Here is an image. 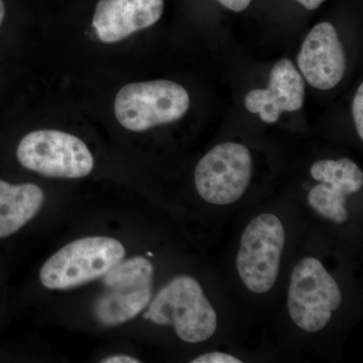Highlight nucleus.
<instances>
[{
  "mask_svg": "<svg viewBox=\"0 0 363 363\" xmlns=\"http://www.w3.org/2000/svg\"><path fill=\"white\" fill-rule=\"evenodd\" d=\"M4 16H6V7H4V1L0 0V26L4 23Z\"/></svg>",
  "mask_w": 363,
  "mask_h": 363,
  "instance_id": "nucleus-20",
  "label": "nucleus"
},
{
  "mask_svg": "<svg viewBox=\"0 0 363 363\" xmlns=\"http://www.w3.org/2000/svg\"><path fill=\"white\" fill-rule=\"evenodd\" d=\"M189 107L190 96L185 88L172 81L157 80L121 88L114 113L123 128L138 133L179 121Z\"/></svg>",
  "mask_w": 363,
  "mask_h": 363,
  "instance_id": "nucleus-3",
  "label": "nucleus"
},
{
  "mask_svg": "<svg viewBox=\"0 0 363 363\" xmlns=\"http://www.w3.org/2000/svg\"><path fill=\"white\" fill-rule=\"evenodd\" d=\"M353 119L360 140H363V84H360L352 102Z\"/></svg>",
  "mask_w": 363,
  "mask_h": 363,
  "instance_id": "nucleus-15",
  "label": "nucleus"
},
{
  "mask_svg": "<svg viewBox=\"0 0 363 363\" xmlns=\"http://www.w3.org/2000/svg\"><path fill=\"white\" fill-rule=\"evenodd\" d=\"M252 175V157L241 143H219L195 169V186L203 200L213 205L233 204L245 194Z\"/></svg>",
  "mask_w": 363,
  "mask_h": 363,
  "instance_id": "nucleus-8",
  "label": "nucleus"
},
{
  "mask_svg": "<svg viewBox=\"0 0 363 363\" xmlns=\"http://www.w3.org/2000/svg\"><path fill=\"white\" fill-rule=\"evenodd\" d=\"M164 0H100L93 26L104 43H116L159 21Z\"/></svg>",
  "mask_w": 363,
  "mask_h": 363,
  "instance_id": "nucleus-11",
  "label": "nucleus"
},
{
  "mask_svg": "<svg viewBox=\"0 0 363 363\" xmlns=\"http://www.w3.org/2000/svg\"><path fill=\"white\" fill-rule=\"evenodd\" d=\"M305 81L293 62L279 60L272 69L267 89L250 91L245 99V107L252 113L259 114L266 123L279 121L281 112L300 111L304 105Z\"/></svg>",
  "mask_w": 363,
  "mask_h": 363,
  "instance_id": "nucleus-10",
  "label": "nucleus"
},
{
  "mask_svg": "<svg viewBox=\"0 0 363 363\" xmlns=\"http://www.w3.org/2000/svg\"><path fill=\"white\" fill-rule=\"evenodd\" d=\"M44 202V191L39 186L0 180V238L18 233L39 213Z\"/></svg>",
  "mask_w": 363,
  "mask_h": 363,
  "instance_id": "nucleus-12",
  "label": "nucleus"
},
{
  "mask_svg": "<svg viewBox=\"0 0 363 363\" xmlns=\"http://www.w3.org/2000/svg\"><path fill=\"white\" fill-rule=\"evenodd\" d=\"M310 174L314 180L337 189L346 196L358 192L363 185L362 169L347 157L318 161L313 164Z\"/></svg>",
  "mask_w": 363,
  "mask_h": 363,
  "instance_id": "nucleus-13",
  "label": "nucleus"
},
{
  "mask_svg": "<svg viewBox=\"0 0 363 363\" xmlns=\"http://www.w3.org/2000/svg\"><path fill=\"white\" fill-rule=\"evenodd\" d=\"M125 248L121 241L89 236L72 241L52 255L40 272V281L49 290H71L102 278L123 262Z\"/></svg>",
  "mask_w": 363,
  "mask_h": 363,
  "instance_id": "nucleus-2",
  "label": "nucleus"
},
{
  "mask_svg": "<svg viewBox=\"0 0 363 363\" xmlns=\"http://www.w3.org/2000/svg\"><path fill=\"white\" fill-rule=\"evenodd\" d=\"M192 363H241L240 359L223 352H210L196 357Z\"/></svg>",
  "mask_w": 363,
  "mask_h": 363,
  "instance_id": "nucleus-16",
  "label": "nucleus"
},
{
  "mask_svg": "<svg viewBox=\"0 0 363 363\" xmlns=\"http://www.w3.org/2000/svg\"><path fill=\"white\" fill-rule=\"evenodd\" d=\"M286 304L294 323L316 333L327 326L332 313L342 304V293L321 262L308 257L294 267Z\"/></svg>",
  "mask_w": 363,
  "mask_h": 363,
  "instance_id": "nucleus-5",
  "label": "nucleus"
},
{
  "mask_svg": "<svg viewBox=\"0 0 363 363\" xmlns=\"http://www.w3.org/2000/svg\"><path fill=\"white\" fill-rule=\"evenodd\" d=\"M155 267L143 257L119 262L104 278V291L93 314L104 326H118L135 319L152 300Z\"/></svg>",
  "mask_w": 363,
  "mask_h": 363,
  "instance_id": "nucleus-4",
  "label": "nucleus"
},
{
  "mask_svg": "<svg viewBox=\"0 0 363 363\" xmlns=\"http://www.w3.org/2000/svg\"><path fill=\"white\" fill-rule=\"evenodd\" d=\"M296 1L298 2L301 6H304L305 9H309V11H314V9L321 6L325 0H296Z\"/></svg>",
  "mask_w": 363,
  "mask_h": 363,
  "instance_id": "nucleus-19",
  "label": "nucleus"
},
{
  "mask_svg": "<svg viewBox=\"0 0 363 363\" xmlns=\"http://www.w3.org/2000/svg\"><path fill=\"white\" fill-rule=\"evenodd\" d=\"M102 363H140V360L138 358L130 357V355H111L101 360Z\"/></svg>",
  "mask_w": 363,
  "mask_h": 363,
  "instance_id": "nucleus-18",
  "label": "nucleus"
},
{
  "mask_svg": "<svg viewBox=\"0 0 363 363\" xmlns=\"http://www.w3.org/2000/svg\"><path fill=\"white\" fill-rule=\"evenodd\" d=\"M217 1L226 9H230V11L240 13V11H245L250 6L252 0H217Z\"/></svg>",
  "mask_w": 363,
  "mask_h": 363,
  "instance_id": "nucleus-17",
  "label": "nucleus"
},
{
  "mask_svg": "<svg viewBox=\"0 0 363 363\" xmlns=\"http://www.w3.org/2000/svg\"><path fill=\"white\" fill-rule=\"evenodd\" d=\"M297 62L312 87L329 90L338 85L345 74L346 57L335 26L327 21L315 26L303 43Z\"/></svg>",
  "mask_w": 363,
  "mask_h": 363,
  "instance_id": "nucleus-9",
  "label": "nucleus"
},
{
  "mask_svg": "<svg viewBox=\"0 0 363 363\" xmlns=\"http://www.w3.org/2000/svg\"><path fill=\"white\" fill-rule=\"evenodd\" d=\"M346 197L347 196L337 189L320 183L309 191L308 202L313 209L325 218L336 223H343L348 218L345 208Z\"/></svg>",
  "mask_w": 363,
  "mask_h": 363,
  "instance_id": "nucleus-14",
  "label": "nucleus"
},
{
  "mask_svg": "<svg viewBox=\"0 0 363 363\" xmlns=\"http://www.w3.org/2000/svg\"><path fill=\"white\" fill-rule=\"evenodd\" d=\"M145 319L152 323L173 325L177 335L188 343H201L214 335L217 315L203 292L201 285L190 276H179L160 291Z\"/></svg>",
  "mask_w": 363,
  "mask_h": 363,
  "instance_id": "nucleus-1",
  "label": "nucleus"
},
{
  "mask_svg": "<svg viewBox=\"0 0 363 363\" xmlns=\"http://www.w3.org/2000/svg\"><path fill=\"white\" fill-rule=\"evenodd\" d=\"M285 242V228L276 215L260 214L250 222L241 236L236 267L250 292L272 290L278 279Z\"/></svg>",
  "mask_w": 363,
  "mask_h": 363,
  "instance_id": "nucleus-6",
  "label": "nucleus"
},
{
  "mask_svg": "<svg viewBox=\"0 0 363 363\" xmlns=\"http://www.w3.org/2000/svg\"><path fill=\"white\" fill-rule=\"evenodd\" d=\"M21 166L50 178L80 179L89 175L94 159L77 136L59 130L26 135L16 150Z\"/></svg>",
  "mask_w": 363,
  "mask_h": 363,
  "instance_id": "nucleus-7",
  "label": "nucleus"
}]
</instances>
